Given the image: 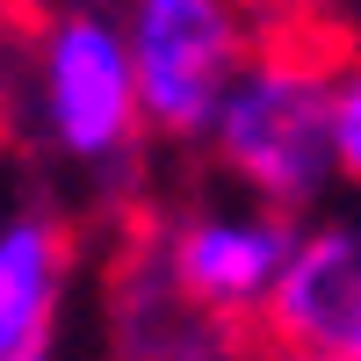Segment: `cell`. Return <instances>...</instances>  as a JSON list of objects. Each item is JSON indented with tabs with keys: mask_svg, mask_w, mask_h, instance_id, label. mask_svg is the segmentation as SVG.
Instances as JSON below:
<instances>
[{
	"mask_svg": "<svg viewBox=\"0 0 361 361\" xmlns=\"http://www.w3.org/2000/svg\"><path fill=\"white\" fill-rule=\"evenodd\" d=\"M340 66H347V37L304 15L275 22L238 66L209 130H217L224 173L246 180L267 209H304L318 202L325 173H340V152H333Z\"/></svg>",
	"mask_w": 361,
	"mask_h": 361,
	"instance_id": "cell-1",
	"label": "cell"
},
{
	"mask_svg": "<svg viewBox=\"0 0 361 361\" xmlns=\"http://www.w3.org/2000/svg\"><path fill=\"white\" fill-rule=\"evenodd\" d=\"M130 66L145 123L166 137H202L246 66V29L231 0H137Z\"/></svg>",
	"mask_w": 361,
	"mask_h": 361,
	"instance_id": "cell-2",
	"label": "cell"
},
{
	"mask_svg": "<svg viewBox=\"0 0 361 361\" xmlns=\"http://www.w3.org/2000/svg\"><path fill=\"white\" fill-rule=\"evenodd\" d=\"M260 340L282 361H361V238H304L260 304Z\"/></svg>",
	"mask_w": 361,
	"mask_h": 361,
	"instance_id": "cell-3",
	"label": "cell"
},
{
	"mask_svg": "<svg viewBox=\"0 0 361 361\" xmlns=\"http://www.w3.org/2000/svg\"><path fill=\"white\" fill-rule=\"evenodd\" d=\"M66 231L51 217H15L0 231V361H44L58 282H66Z\"/></svg>",
	"mask_w": 361,
	"mask_h": 361,
	"instance_id": "cell-6",
	"label": "cell"
},
{
	"mask_svg": "<svg viewBox=\"0 0 361 361\" xmlns=\"http://www.w3.org/2000/svg\"><path fill=\"white\" fill-rule=\"evenodd\" d=\"M44 109H51V130L66 152L80 159H109V152H123L130 130H137V66H130V51L116 29L102 22H66L51 37L44 51Z\"/></svg>",
	"mask_w": 361,
	"mask_h": 361,
	"instance_id": "cell-4",
	"label": "cell"
},
{
	"mask_svg": "<svg viewBox=\"0 0 361 361\" xmlns=\"http://www.w3.org/2000/svg\"><path fill=\"white\" fill-rule=\"evenodd\" d=\"M289 253H296V238L275 217H209V224L180 231L173 282L209 318H260V304H267V289H275Z\"/></svg>",
	"mask_w": 361,
	"mask_h": 361,
	"instance_id": "cell-5",
	"label": "cell"
},
{
	"mask_svg": "<svg viewBox=\"0 0 361 361\" xmlns=\"http://www.w3.org/2000/svg\"><path fill=\"white\" fill-rule=\"evenodd\" d=\"M333 152H340V173L361 180V73L340 80V109H333Z\"/></svg>",
	"mask_w": 361,
	"mask_h": 361,
	"instance_id": "cell-7",
	"label": "cell"
}]
</instances>
